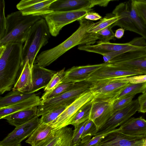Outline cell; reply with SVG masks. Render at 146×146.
Listing matches in <instances>:
<instances>
[{
  "label": "cell",
  "mask_w": 146,
  "mask_h": 146,
  "mask_svg": "<svg viewBox=\"0 0 146 146\" xmlns=\"http://www.w3.org/2000/svg\"><path fill=\"white\" fill-rule=\"evenodd\" d=\"M64 106L43 114L40 119V124H48L55 120L66 109Z\"/></svg>",
  "instance_id": "obj_34"
},
{
  "label": "cell",
  "mask_w": 146,
  "mask_h": 146,
  "mask_svg": "<svg viewBox=\"0 0 146 146\" xmlns=\"http://www.w3.org/2000/svg\"><path fill=\"white\" fill-rule=\"evenodd\" d=\"M130 1L121 3L117 5L112 13L119 16L120 19L112 24V27L118 26L127 31L133 32L140 35V33L133 20L130 13Z\"/></svg>",
  "instance_id": "obj_18"
},
{
  "label": "cell",
  "mask_w": 146,
  "mask_h": 146,
  "mask_svg": "<svg viewBox=\"0 0 146 146\" xmlns=\"http://www.w3.org/2000/svg\"><path fill=\"white\" fill-rule=\"evenodd\" d=\"M42 18L39 16L23 15L19 11L7 15L6 29L0 40V46L12 42L23 44L31 27Z\"/></svg>",
  "instance_id": "obj_4"
},
{
  "label": "cell",
  "mask_w": 146,
  "mask_h": 146,
  "mask_svg": "<svg viewBox=\"0 0 146 146\" xmlns=\"http://www.w3.org/2000/svg\"><path fill=\"white\" fill-rule=\"evenodd\" d=\"M102 17L99 14L94 12H89L84 17V18L88 20L97 21Z\"/></svg>",
  "instance_id": "obj_45"
},
{
  "label": "cell",
  "mask_w": 146,
  "mask_h": 146,
  "mask_svg": "<svg viewBox=\"0 0 146 146\" xmlns=\"http://www.w3.org/2000/svg\"><path fill=\"white\" fill-rule=\"evenodd\" d=\"M21 146V144H16V145H9V146Z\"/></svg>",
  "instance_id": "obj_48"
},
{
  "label": "cell",
  "mask_w": 146,
  "mask_h": 146,
  "mask_svg": "<svg viewBox=\"0 0 146 146\" xmlns=\"http://www.w3.org/2000/svg\"><path fill=\"white\" fill-rule=\"evenodd\" d=\"M78 21L79 27L69 37L56 46L43 51L36 56L35 62L37 64L45 67L76 46L90 45L96 42L98 39L96 34L87 32L94 23L84 18Z\"/></svg>",
  "instance_id": "obj_1"
},
{
  "label": "cell",
  "mask_w": 146,
  "mask_h": 146,
  "mask_svg": "<svg viewBox=\"0 0 146 146\" xmlns=\"http://www.w3.org/2000/svg\"><path fill=\"white\" fill-rule=\"evenodd\" d=\"M121 80L130 83L138 84L146 82V74H142L127 77L119 78Z\"/></svg>",
  "instance_id": "obj_41"
},
{
  "label": "cell",
  "mask_w": 146,
  "mask_h": 146,
  "mask_svg": "<svg viewBox=\"0 0 146 146\" xmlns=\"http://www.w3.org/2000/svg\"><path fill=\"white\" fill-rule=\"evenodd\" d=\"M115 78L92 83L90 91L95 98L113 103L123 88L129 83Z\"/></svg>",
  "instance_id": "obj_8"
},
{
  "label": "cell",
  "mask_w": 146,
  "mask_h": 146,
  "mask_svg": "<svg viewBox=\"0 0 146 146\" xmlns=\"http://www.w3.org/2000/svg\"><path fill=\"white\" fill-rule=\"evenodd\" d=\"M40 97L35 94L22 101L8 107L0 108V119L12 113L38 106L41 104Z\"/></svg>",
  "instance_id": "obj_22"
},
{
  "label": "cell",
  "mask_w": 146,
  "mask_h": 146,
  "mask_svg": "<svg viewBox=\"0 0 146 146\" xmlns=\"http://www.w3.org/2000/svg\"><path fill=\"white\" fill-rule=\"evenodd\" d=\"M55 0H22L16 7L23 15L39 16L42 18L53 12L50 8Z\"/></svg>",
  "instance_id": "obj_16"
},
{
  "label": "cell",
  "mask_w": 146,
  "mask_h": 146,
  "mask_svg": "<svg viewBox=\"0 0 146 146\" xmlns=\"http://www.w3.org/2000/svg\"><path fill=\"white\" fill-rule=\"evenodd\" d=\"M91 10L81 9L67 11H54L44 15V18L47 23L50 35L57 36L64 26L75 21L84 18Z\"/></svg>",
  "instance_id": "obj_7"
},
{
  "label": "cell",
  "mask_w": 146,
  "mask_h": 146,
  "mask_svg": "<svg viewBox=\"0 0 146 146\" xmlns=\"http://www.w3.org/2000/svg\"><path fill=\"white\" fill-rule=\"evenodd\" d=\"M139 108L137 99L132 100L125 107L114 112L95 135L112 130L121 126L138 111Z\"/></svg>",
  "instance_id": "obj_12"
},
{
  "label": "cell",
  "mask_w": 146,
  "mask_h": 146,
  "mask_svg": "<svg viewBox=\"0 0 146 146\" xmlns=\"http://www.w3.org/2000/svg\"><path fill=\"white\" fill-rule=\"evenodd\" d=\"M82 144L80 142L74 145L73 146H82Z\"/></svg>",
  "instance_id": "obj_47"
},
{
  "label": "cell",
  "mask_w": 146,
  "mask_h": 146,
  "mask_svg": "<svg viewBox=\"0 0 146 146\" xmlns=\"http://www.w3.org/2000/svg\"><path fill=\"white\" fill-rule=\"evenodd\" d=\"M113 0H55L50 5L53 11H67L81 9L92 10L96 6L106 7Z\"/></svg>",
  "instance_id": "obj_11"
},
{
  "label": "cell",
  "mask_w": 146,
  "mask_h": 146,
  "mask_svg": "<svg viewBox=\"0 0 146 146\" xmlns=\"http://www.w3.org/2000/svg\"><path fill=\"white\" fill-rule=\"evenodd\" d=\"M127 52L125 51H112L106 53L102 56L105 63H108L115 57Z\"/></svg>",
  "instance_id": "obj_42"
},
{
  "label": "cell",
  "mask_w": 146,
  "mask_h": 146,
  "mask_svg": "<svg viewBox=\"0 0 146 146\" xmlns=\"http://www.w3.org/2000/svg\"><path fill=\"white\" fill-rule=\"evenodd\" d=\"M142 74L137 72L117 69L109 66L107 64L94 72L86 80L92 83L103 80Z\"/></svg>",
  "instance_id": "obj_20"
},
{
  "label": "cell",
  "mask_w": 146,
  "mask_h": 146,
  "mask_svg": "<svg viewBox=\"0 0 146 146\" xmlns=\"http://www.w3.org/2000/svg\"><path fill=\"white\" fill-rule=\"evenodd\" d=\"M73 133L72 128L67 126L53 129L48 137L37 146H73Z\"/></svg>",
  "instance_id": "obj_19"
},
{
  "label": "cell",
  "mask_w": 146,
  "mask_h": 146,
  "mask_svg": "<svg viewBox=\"0 0 146 146\" xmlns=\"http://www.w3.org/2000/svg\"><path fill=\"white\" fill-rule=\"evenodd\" d=\"M92 84L87 80L75 83L70 90L52 99L41 101L38 107L37 116L39 117L49 111L71 104L82 94L90 90Z\"/></svg>",
  "instance_id": "obj_5"
},
{
  "label": "cell",
  "mask_w": 146,
  "mask_h": 146,
  "mask_svg": "<svg viewBox=\"0 0 146 146\" xmlns=\"http://www.w3.org/2000/svg\"><path fill=\"white\" fill-rule=\"evenodd\" d=\"M40 124V119L36 116L27 122L16 127L0 142V146L20 144L32 134Z\"/></svg>",
  "instance_id": "obj_13"
},
{
  "label": "cell",
  "mask_w": 146,
  "mask_h": 146,
  "mask_svg": "<svg viewBox=\"0 0 146 146\" xmlns=\"http://www.w3.org/2000/svg\"><path fill=\"white\" fill-rule=\"evenodd\" d=\"M119 131L133 136L146 135V120L142 116L131 117L120 126Z\"/></svg>",
  "instance_id": "obj_23"
},
{
  "label": "cell",
  "mask_w": 146,
  "mask_h": 146,
  "mask_svg": "<svg viewBox=\"0 0 146 146\" xmlns=\"http://www.w3.org/2000/svg\"><path fill=\"white\" fill-rule=\"evenodd\" d=\"M107 65L117 69L146 74V49L128 52L115 57Z\"/></svg>",
  "instance_id": "obj_6"
},
{
  "label": "cell",
  "mask_w": 146,
  "mask_h": 146,
  "mask_svg": "<svg viewBox=\"0 0 146 146\" xmlns=\"http://www.w3.org/2000/svg\"><path fill=\"white\" fill-rule=\"evenodd\" d=\"M5 2L4 0H0V40L4 36L7 27L6 17L5 13Z\"/></svg>",
  "instance_id": "obj_38"
},
{
  "label": "cell",
  "mask_w": 146,
  "mask_h": 146,
  "mask_svg": "<svg viewBox=\"0 0 146 146\" xmlns=\"http://www.w3.org/2000/svg\"><path fill=\"white\" fill-rule=\"evenodd\" d=\"M94 96L90 90L81 95L68 106L54 121L48 124L54 129H58L70 125L79 110L88 103L94 100Z\"/></svg>",
  "instance_id": "obj_9"
},
{
  "label": "cell",
  "mask_w": 146,
  "mask_h": 146,
  "mask_svg": "<svg viewBox=\"0 0 146 146\" xmlns=\"http://www.w3.org/2000/svg\"><path fill=\"white\" fill-rule=\"evenodd\" d=\"M144 1H145V2H146V0H144Z\"/></svg>",
  "instance_id": "obj_50"
},
{
  "label": "cell",
  "mask_w": 146,
  "mask_h": 146,
  "mask_svg": "<svg viewBox=\"0 0 146 146\" xmlns=\"http://www.w3.org/2000/svg\"><path fill=\"white\" fill-rule=\"evenodd\" d=\"M75 84L69 82L60 84L52 90L44 92L40 98L41 101L49 100L60 95L71 89Z\"/></svg>",
  "instance_id": "obj_31"
},
{
  "label": "cell",
  "mask_w": 146,
  "mask_h": 146,
  "mask_svg": "<svg viewBox=\"0 0 146 146\" xmlns=\"http://www.w3.org/2000/svg\"><path fill=\"white\" fill-rule=\"evenodd\" d=\"M131 2L137 15L146 25V2L144 0H132Z\"/></svg>",
  "instance_id": "obj_35"
},
{
  "label": "cell",
  "mask_w": 146,
  "mask_h": 146,
  "mask_svg": "<svg viewBox=\"0 0 146 146\" xmlns=\"http://www.w3.org/2000/svg\"><path fill=\"white\" fill-rule=\"evenodd\" d=\"M38 106L23 110L7 115L6 119L10 125L15 127L22 125L37 116Z\"/></svg>",
  "instance_id": "obj_25"
},
{
  "label": "cell",
  "mask_w": 146,
  "mask_h": 146,
  "mask_svg": "<svg viewBox=\"0 0 146 146\" xmlns=\"http://www.w3.org/2000/svg\"><path fill=\"white\" fill-rule=\"evenodd\" d=\"M88 120L80 124L77 127L74 128V130H73L72 136L73 142L74 144L80 142L81 136L84 130L85 126L88 122Z\"/></svg>",
  "instance_id": "obj_40"
},
{
  "label": "cell",
  "mask_w": 146,
  "mask_h": 146,
  "mask_svg": "<svg viewBox=\"0 0 146 146\" xmlns=\"http://www.w3.org/2000/svg\"><path fill=\"white\" fill-rule=\"evenodd\" d=\"M111 25L110 26L101 30L96 34L99 41L106 42H110V40L114 39L115 33L111 29Z\"/></svg>",
  "instance_id": "obj_37"
},
{
  "label": "cell",
  "mask_w": 146,
  "mask_h": 146,
  "mask_svg": "<svg viewBox=\"0 0 146 146\" xmlns=\"http://www.w3.org/2000/svg\"><path fill=\"white\" fill-rule=\"evenodd\" d=\"M93 100L88 103L82 107L72 121L70 125H73L74 128L89 119L92 102Z\"/></svg>",
  "instance_id": "obj_30"
},
{
  "label": "cell",
  "mask_w": 146,
  "mask_h": 146,
  "mask_svg": "<svg viewBox=\"0 0 146 146\" xmlns=\"http://www.w3.org/2000/svg\"><path fill=\"white\" fill-rule=\"evenodd\" d=\"M125 30L123 28L117 29L115 33V37L118 39L121 38L123 36Z\"/></svg>",
  "instance_id": "obj_46"
},
{
  "label": "cell",
  "mask_w": 146,
  "mask_h": 146,
  "mask_svg": "<svg viewBox=\"0 0 146 146\" xmlns=\"http://www.w3.org/2000/svg\"><path fill=\"white\" fill-rule=\"evenodd\" d=\"M107 63L80 66H74L64 71L61 83H76L86 80L94 72Z\"/></svg>",
  "instance_id": "obj_17"
},
{
  "label": "cell",
  "mask_w": 146,
  "mask_h": 146,
  "mask_svg": "<svg viewBox=\"0 0 146 146\" xmlns=\"http://www.w3.org/2000/svg\"><path fill=\"white\" fill-rule=\"evenodd\" d=\"M135 96L123 98L115 101L113 104V113L128 106L133 100Z\"/></svg>",
  "instance_id": "obj_39"
},
{
  "label": "cell",
  "mask_w": 146,
  "mask_h": 146,
  "mask_svg": "<svg viewBox=\"0 0 146 146\" xmlns=\"http://www.w3.org/2000/svg\"><path fill=\"white\" fill-rule=\"evenodd\" d=\"M130 13L131 17L139 31L140 35L146 40V25L139 16L130 1Z\"/></svg>",
  "instance_id": "obj_33"
},
{
  "label": "cell",
  "mask_w": 146,
  "mask_h": 146,
  "mask_svg": "<svg viewBox=\"0 0 146 146\" xmlns=\"http://www.w3.org/2000/svg\"><path fill=\"white\" fill-rule=\"evenodd\" d=\"M145 92L146 82L138 84L129 83L123 88L116 100L125 97L135 96L138 93L143 94Z\"/></svg>",
  "instance_id": "obj_29"
},
{
  "label": "cell",
  "mask_w": 146,
  "mask_h": 146,
  "mask_svg": "<svg viewBox=\"0 0 146 146\" xmlns=\"http://www.w3.org/2000/svg\"><path fill=\"white\" fill-rule=\"evenodd\" d=\"M144 146H146V137L145 139Z\"/></svg>",
  "instance_id": "obj_49"
},
{
  "label": "cell",
  "mask_w": 146,
  "mask_h": 146,
  "mask_svg": "<svg viewBox=\"0 0 146 146\" xmlns=\"http://www.w3.org/2000/svg\"><path fill=\"white\" fill-rule=\"evenodd\" d=\"M57 72L34 64L32 68L33 88L27 94H34L45 88Z\"/></svg>",
  "instance_id": "obj_21"
},
{
  "label": "cell",
  "mask_w": 146,
  "mask_h": 146,
  "mask_svg": "<svg viewBox=\"0 0 146 146\" xmlns=\"http://www.w3.org/2000/svg\"><path fill=\"white\" fill-rule=\"evenodd\" d=\"M65 68L57 72L54 75L47 86L44 88V91L47 92L54 89L61 83L65 71Z\"/></svg>",
  "instance_id": "obj_36"
},
{
  "label": "cell",
  "mask_w": 146,
  "mask_h": 146,
  "mask_svg": "<svg viewBox=\"0 0 146 146\" xmlns=\"http://www.w3.org/2000/svg\"><path fill=\"white\" fill-rule=\"evenodd\" d=\"M113 103L95 98L92 101L89 119L93 122L98 131L113 114Z\"/></svg>",
  "instance_id": "obj_15"
},
{
  "label": "cell",
  "mask_w": 146,
  "mask_h": 146,
  "mask_svg": "<svg viewBox=\"0 0 146 146\" xmlns=\"http://www.w3.org/2000/svg\"><path fill=\"white\" fill-rule=\"evenodd\" d=\"M146 135L133 136L123 133L116 128L92 146H144Z\"/></svg>",
  "instance_id": "obj_10"
},
{
  "label": "cell",
  "mask_w": 146,
  "mask_h": 146,
  "mask_svg": "<svg viewBox=\"0 0 146 146\" xmlns=\"http://www.w3.org/2000/svg\"><path fill=\"white\" fill-rule=\"evenodd\" d=\"M23 44L12 42L0 46V94L12 89L22 71Z\"/></svg>",
  "instance_id": "obj_2"
},
{
  "label": "cell",
  "mask_w": 146,
  "mask_h": 146,
  "mask_svg": "<svg viewBox=\"0 0 146 146\" xmlns=\"http://www.w3.org/2000/svg\"><path fill=\"white\" fill-rule=\"evenodd\" d=\"M98 131L93 122L89 119L81 136V143L82 144L88 142L92 139V136L96 134Z\"/></svg>",
  "instance_id": "obj_32"
},
{
  "label": "cell",
  "mask_w": 146,
  "mask_h": 146,
  "mask_svg": "<svg viewBox=\"0 0 146 146\" xmlns=\"http://www.w3.org/2000/svg\"><path fill=\"white\" fill-rule=\"evenodd\" d=\"M53 129L48 124H40L25 142L31 146H37L48 137Z\"/></svg>",
  "instance_id": "obj_26"
},
{
  "label": "cell",
  "mask_w": 146,
  "mask_h": 146,
  "mask_svg": "<svg viewBox=\"0 0 146 146\" xmlns=\"http://www.w3.org/2000/svg\"><path fill=\"white\" fill-rule=\"evenodd\" d=\"M50 35L46 21L43 18L32 26L23 46L22 70L27 60L33 67L38 53L43 46L48 43Z\"/></svg>",
  "instance_id": "obj_3"
},
{
  "label": "cell",
  "mask_w": 146,
  "mask_h": 146,
  "mask_svg": "<svg viewBox=\"0 0 146 146\" xmlns=\"http://www.w3.org/2000/svg\"><path fill=\"white\" fill-rule=\"evenodd\" d=\"M27 94L17 91L12 90L0 99V108H5L16 104L33 95Z\"/></svg>",
  "instance_id": "obj_27"
},
{
  "label": "cell",
  "mask_w": 146,
  "mask_h": 146,
  "mask_svg": "<svg viewBox=\"0 0 146 146\" xmlns=\"http://www.w3.org/2000/svg\"><path fill=\"white\" fill-rule=\"evenodd\" d=\"M131 45L140 47H146V42L145 38L142 37H136L129 42Z\"/></svg>",
  "instance_id": "obj_44"
},
{
  "label": "cell",
  "mask_w": 146,
  "mask_h": 146,
  "mask_svg": "<svg viewBox=\"0 0 146 146\" xmlns=\"http://www.w3.org/2000/svg\"><path fill=\"white\" fill-rule=\"evenodd\" d=\"M120 19L119 16L115 15L112 13L107 14L99 21L94 23L88 29L87 32L89 33H97L103 29L111 25Z\"/></svg>",
  "instance_id": "obj_28"
},
{
  "label": "cell",
  "mask_w": 146,
  "mask_h": 146,
  "mask_svg": "<svg viewBox=\"0 0 146 146\" xmlns=\"http://www.w3.org/2000/svg\"><path fill=\"white\" fill-rule=\"evenodd\" d=\"M95 45H80L78 47L79 50L95 53L103 55L112 51H125L131 52L146 49V47H140L133 46L129 42L124 43H114L110 42H103L99 41Z\"/></svg>",
  "instance_id": "obj_14"
},
{
  "label": "cell",
  "mask_w": 146,
  "mask_h": 146,
  "mask_svg": "<svg viewBox=\"0 0 146 146\" xmlns=\"http://www.w3.org/2000/svg\"><path fill=\"white\" fill-rule=\"evenodd\" d=\"M137 100L139 105L138 111L142 113H146V92L139 96Z\"/></svg>",
  "instance_id": "obj_43"
},
{
  "label": "cell",
  "mask_w": 146,
  "mask_h": 146,
  "mask_svg": "<svg viewBox=\"0 0 146 146\" xmlns=\"http://www.w3.org/2000/svg\"><path fill=\"white\" fill-rule=\"evenodd\" d=\"M32 68L29 60L26 62L12 90L27 94L33 88Z\"/></svg>",
  "instance_id": "obj_24"
}]
</instances>
